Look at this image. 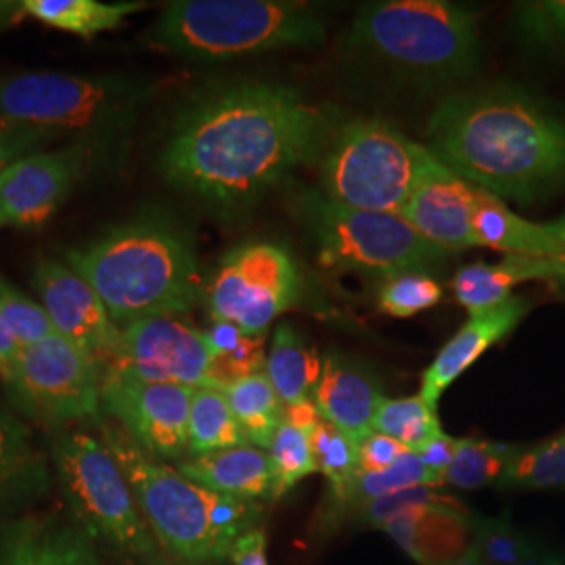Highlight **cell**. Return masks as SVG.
Returning a JSON list of instances; mask_svg holds the SVG:
<instances>
[{
	"instance_id": "obj_40",
	"label": "cell",
	"mask_w": 565,
	"mask_h": 565,
	"mask_svg": "<svg viewBox=\"0 0 565 565\" xmlns=\"http://www.w3.org/2000/svg\"><path fill=\"white\" fill-rule=\"evenodd\" d=\"M459 503L457 499H452L450 494L438 492L436 488L429 486H415V488H406L401 492H394L390 497H382L375 501H369L364 505L352 509L348 515L359 522V524L369 525V527H384L387 522H392L394 518L403 515L411 509H422V507H440L455 505Z\"/></svg>"
},
{
	"instance_id": "obj_17",
	"label": "cell",
	"mask_w": 565,
	"mask_h": 565,
	"mask_svg": "<svg viewBox=\"0 0 565 565\" xmlns=\"http://www.w3.org/2000/svg\"><path fill=\"white\" fill-rule=\"evenodd\" d=\"M478 191L429 153L424 174L401 214L427 242L450 254L463 252L476 247L473 212Z\"/></svg>"
},
{
	"instance_id": "obj_30",
	"label": "cell",
	"mask_w": 565,
	"mask_h": 565,
	"mask_svg": "<svg viewBox=\"0 0 565 565\" xmlns=\"http://www.w3.org/2000/svg\"><path fill=\"white\" fill-rule=\"evenodd\" d=\"M223 392L242 425L247 443L268 450L273 436L282 422V403L266 373L263 371L243 377Z\"/></svg>"
},
{
	"instance_id": "obj_28",
	"label": "cell",
	"mask_w": 565,
	"mask_h": 565,
	"mask_svg": "<svg viewBox=\"0 0 565 565\" xmlns=\"http://www.w3.org/2000/svg\"><path fill=\"white\" fill-rule=\"evenodd\" d=\"M443 484H445L443 476L425 467L422 459L408 450L392 467H387L384 471H361L340 497H329V505L323 511L324 518L338 522L352 509L364 505L369 501L390 497L394 492L415 488V486L438 488Z\"/></svg>"
},
{
	"instance_id": "obj_35",
	"label": "cell",
	"mask_w": 565,
	"mask_h": 565,
	"mask_svg": "<svg viewBox=\"0 0 565 565\" xmlns=\"http://www.w3.org/2000/svg\"><path fill=\"white\" fill-rule=\"evenodd\" d=\"M503 488H562L565 486V431L515 455L501 480Z\"/></svg>"
},
{
	"instance_id": "obj_43",
	"label": "cell",
	"mask_w": 565,
	"mask_h": 565,
	"mask_svg": "<svg viewBox=\"0 0 565 565\" xmlns=\"http://www.w3.org/2000/svg\"><path fill=\"white\" fill-rule=\"evenodd\" d=\"M406 452H408V448L401 443L387 438L384 434L369 431L359 443L361 471H384L387 467L396 463Z\"/></svg>"
},
{
	"instance_id": "obj_34",
	"label": "cell",
	"mask_w": 565,
	"mask_h": 565,
	"mask_svg": "<svg viewBox=\"0 0 565 565\" xmlns=\"http://www.w3.org/2000/svg\"><path fill=\"white\" fill-rule=\"evenodd\" d=\"M317 469L329 482V497H340L361 471L359 440L321 419L308 431Z\"/></svg>"
},
{
	"instance_id": "obj_2",
	"label": "cell",
	"mask_w": 565,
	"mask_h": 565,
	"mask_svg": "<svg viewBox=\"0 0 565 565\" xmlns=\"http://www.w3.org/2000/svg\"><path fill=\"white\" fill-rule=\"evenodd\" d=\"M427 149L499 200L530 203L565 182V118L520 88L452 95L427 121Z\"/></svg>"
},
{
	"instance_id": "obj_39",
	"label": "cell",
	"mask_w": 565,
	"mask_h": 565,
	"mask_svg": "<svg viewBox=\"0 0 565 565\" xmlns=\"http://www.w3.org/2000/svg\"><path fill=\"white\" fill-rule=\"evenodd\" d=\"M0 312L11 327L21 348L42 342L57 333L42 303L30 300L21 289L7 281L2 273H0Z\"/></svg>"
},
{
	"instance_id": "obj_24",
	"label": "cell",
	"mask_w": 565,
	"mask_h": 565,
	"mask_svg": "<svg viewBox=\"0 0 565 565\" xmlns=\"http://www.w3.org/2000/svg\"><path fill=\"white\" fill-rule=\"evenodd\" d=\"M473 245L505 252L507 256H534L564 260L565 249L545 224L530 223L507 207L503 200L478 191L473 212Z\"/></svg>"
},
{
	"instance_id": "obj_37",
	"label": "cell",
	"mask_w": 565,
	"mask_h": 565,
	"mask_svg": "<svg viewBox=\"0 0 565 565\" xmlns=\"http://www.w3.org/2000/svg\"><path fill=\"white\" fill-rule=\"evenodd\" d=\"M513 25L527 46L565 57V0L515 2Z\"/></svg>"
},
{
	"instance_id": "obj_16",
	"label": "cell",
	"mask_w": 565,
	"mask_h": 565,
	"mask_svg": "<svg viewBox=\"0 0 565 565\" xmlns=\"http://www.w3.org/2000/svg\"><path fill=\"white\" fill-rule=\"evenodd\" d=\"M32 282L55 331L90 354L103 371L118 348L121 329L99 294L74 268L51 258L39 260Z\"/></svg>"
},
{
	"instance_id": "obj_49",
	"label": "cell",
	"mask_w": 565,
	"mask_h": 565,
	"mask_svg": "<svg viewBox=\"0 0 565 565\" xmlns=\"http://www.w3.org/2000/svg\"><path fill=\"white\" fill-rule=\"evenodd\" d=\"M448 565H486L484 562H482V557L478 555V551L473 548V546H469V551L465 553V555H461L459 559H455L452 564Z\"/></svg>"
},
{
	"instance_id": "obj_32",
	"label": "cell",
	"mask_w": 565,
	"mask_h": 565,
	"mask_svg": "<svg viewBox=\"0 0 565 565\" xmlns=\"http://www.w3.org/2000/svg\"><path fill=\"white\" fill-rule=\"evenodd\" d=\"M522 446L459 438L457 455L445 471V484L459 490H478L490 484H501L507 467L515 459Z\"/></svg>"
},
{
	"instance_id": "obj_27",
	"label": "cell",
	"mask_w": 565,
	"mask_h": 565,
	"mask_svg": "<svg viewBox=\"0 0 565 565\" xmlns=\"http://www.w3.org/2000/svg\"><path fill=\"white\" fill-rule=\"evenodd\" d=\"M25 18L49 28L93 39L102 32L120 28L128 15L145 9V2H102V0H21Z\"/></svg>"
},
{
	"instance_id": "obj_3",
	"label": "cell",
	"mask_w": 565,
	"mask_h": 565,
	"mask_svg": "<svg viewBox=\"0 0 565 565\" xmlns=\"http://www.w3.org/2000/svg\"><path fill=\"white\" fill-rule=\"evenodd\" d=\"M65 264L90 282L120 329L151 317L186 315L200 300L193 235L160 207H145L67 249Z\"/></svg>"
},
{
	"instance_id": "obj_4",
	"label": "cell",
	"mask_w": 565,
	"mask_h": 565,
	"mask_svg": "<svg viewBox=\"0 0 565 565\" xmlns=\"http://www.w3.org/2000/svg\"><path fill=\"white\" fill-rule=\"evenodd\" d=\"M102 434L132 488L145 524L170 557L221 564L243 534L256 530L263 518L256 501L224 497L191 482L179 469L145 452L120 425L103 424Z\"/></svg>"
},
{
	"instance_id": "obj_36",
	"label": "cell",
	"mask_w": 565,
	"mask_h": 565,
	"mask_svg": "<svg viewBox=\"0 0 565 565\" xmlns=\"http://www.w3.org/2000/svg\"><path fill=\"white\" fill-rule=\"evenodd\" d=\"M268 457L275 473L273 499H282L294 486L300 484L303 478L319 471L308 431L287 422H281L277 427L273 443L268 446Z\"/></svg>"
},
{
	"instance_id": "obj_51",
	"label": "cell",
	"mask_w": 565,
	"mask_h": 565,
	"mask_svg": "<svg viewBox=\"0 0 565 565\" xmlns=\"http://www.w3.org/2000/svg\"><path fill=\"white\" fill-rule=\"evenodd\" d=\"M522 565H565L562 559H555V557H546L545 553L543 555H539V557H534V559H530V562H524Z\"/></svg>"
},
{
	"instance_id": "obj_22",
	"label": "cell",
	"mask_w": 565,
	"mask_h": 565,
	"mask_svg": "<svg viewBox=\"0 0 565 565\" xmlns=\"http://www.w3.org/2000/svg\"><path fill=\"white\" fill-rule=\"evenodd\" d=\"M184 478L224 497L264 501L275 494V473L268 450L243 445L191 457L177 465Z\"/></svg>"
},
{
	"instance_id": "obj_46",
	"label": "cell",
	"mask_w": 565,
	"mask_h": 565,
	"mask_svg": "<svg viewBox=\"0 0 565 565\" xmlns=\"http://www.w3.org/2000/svg\"><path fill=\"white\" fill-rule=\"evenodd\" d=\"M21 345L9 323L4 321L2 312H0V375L7 382L11 377V373L15 371V364L20 361Z\"/></svg>"
},
{
	"instance_id": "obj_15",
	"label": "cell",
	"mask_w": 565,
	"mask_h": 565,
	"mask_svg": "<svg viewBox=\"0 0 565 565\" xmlns=\"http://www.w3.org/2000/svg\"><path fill=\"white\" fill-rule=\"evenodd\" d=\"M90 147L76 141L55 151H36L0 174V224L41 228L81 181Z\"/></svg>"
},
{
	"instance_id": "obj_5",
	"label": "cell",
	"mask_w": 565,
	"mask_h": 565,
	"mask_svg": "<svg viewBox=\"0 0 565 565\" xmlns=\"http://www.w3.org/2000/svg\"><path fill=\"white\" fill-rule=\"evenodd\" d=\"M348 49L403 81L446 86L480 63L478 15L448 0H384L364 4Z\"/></svg>"
},
{
	"instance_id": "obj_41",
	"label": "cell",
	"mask_w": 565,
	"mask_h": 565,
	"mask_svg": "<svg viewBox=\"0 0 565 565\" xmlns=\"http://www.w3.org/2000/svg\"><path fill=\"white\" fill-rule=\"evenodd\" d=\"M440 300H443L440 282L425 273H408V275L392 277L384 282L380 291L382 310L398 319L413 317L422 310L436 306Z\"/></svg>"
},
{
	"instance_id": "obj_8",
	"label": "cell",
	"mask_w": 565,
	"mask_h": 565,
	"mask_svg": "<svg viewBox=\"0 0 565 565\" xmlns=\"http://www.w3.org/2000/svg\"><path fill=\"white\" fill-rule=\"evenodd\" d=\"M429 149L377 118L345 121L324 147V198L356 210L401 214Z\"/></svg>"
},
{
	"instance_id": "obj_14",
	"label": "cell",
	"mask_w": 565,
	"mask_h": 565,
	"mask_svg": "<svg viewBox=\"0 0 565 565\" xmlns=\"http://www.w3.org/2000/svg\"><path fill=\"white\" fill-rule=\"evenodd\" d=\"M195 387L142 382L105 373L103 408L156 459H181L189 450V413Z\"/></svg>"
},
{
	"instance_id": "obj_33",
	"label": "cell",
	"mask_w": 565,
	"mask_h": 565,
	"mask_svg": "<svg viewBox=\"0 0 565 565\" xmlns=\"http://www.w3.org/2000/svg\"><path fill=\"white\" fill-rule=\"evenodd\" d=\"M371 431L406 446L411 452L443 434V425L436 415V406L419 396L411 398H384L373 417Z\"/></svg>"
},
{
	"instance_id": "obj_50",
	"label": "cell",
	"mask_w": 565,
	"mask_h": 565,
	"mask_svg": "<svg viewBox=\"0 0 565 565\" xmlns=\"http://www.w3.org/2000/svg\"><path fill=\"white\" fill-rule=\"evenodd\" d=\"M546 226H548V231L559 239V243L564 245L565 249V214L564 216H559L557 221H553V223H546Z\"/></svg>"
},
{
	"instance_id": "obj_25",
	"label": "cell",
	"mask_w": 565,
	"mask_h": 565,
	"mask_svg": "<svg viewBox=\"0 0 565 565\" xmlns=\"http://www.w3.org/2000/svg\"><path fill=\"white\" fill-rule=\"evenodd\" d=\"M321 371L323 361L317 350L303 342L302 335L291 324H279L273 335L264 373L282 406L310 401L321 380Z\"/></svg>"
},
{
	"instance_id": "obj_44",
	"label": "cell",
	"mask_w": 565,
	"mask_h": 565,
	"mask_svg": "<svg viewBox=\"0 0 565 565\" xmlns=\"http://www.w3.org/2000/svg\"><path fill=\"white\" fill-rule=\"evenodd\" d=\"M457 446H459V438H450L443 431L436 438H431L429 443H425L422 448H417L415 455L422 459L425 467L440 473L443 480H445V471L457 455Z\"/></svg>"
},
{
	"instance_id": "obj_11",
	"label": "cell",
	"mask_w": 565,
	"mask_h": 565,
	"mask_svg": "<svg viewBox=\"0 0 565 565\" xmlns=\"http://www.w3.org/2000/svg\"><path fill=\"white\" fill-rule=\"evenodd\" d=\"M300 298V273L277 243L252 242L231 249L207 285L212 321L247 335L264 331Z\"/></svg>"
},
{
	"instance_id": "obj_12",
	"label": "cell",
	"mask_w": 565,
	"mask_h": 565,
	"mask_svg": "<svg viewBox=\"0 0 565 565\" xmlns=\"http://www.w3.org/2000/svg\"><path fill=\"white\" fill-rule=\"evenodd\" d=\"M99 363L60 333L21 348L7 380L13 401L44 424L90 422L102 411Z\"/></svg>"
},
{
	"instance_id": "obj_47",
	"label": "cell",
	"mask_w": 565,
	"mask_h": 565,
	"mask_svg": "<svg viewBox=\"0 0 565 565\" xmlns=\"http://www.w3.org/2000/svg\"><path fill=\"white\" fill-rule=\"evenodd\" d=\"M25 18L21 0H0V32L15 28Z\"/></svg>"
},
{
	"instance_id": "obj_10",
	"label": "cell",
	"mask_w": 565,
	"mask_h": 565,
	"mask_svg": "<svg viewBox=\"0 0 565 565\" xmlns=\"http://www.w3.org/2000/svg\"><path fill=\"white\" fill-rule=\"evenodd\" d=\"M308 214L319 245V260L329 268L392 279L425 273L452 256L427 242L396 212L356 210L321 195L308 205Z\"/></svg>"
},
{
	"instance_id": "obj_45",
	"label": "cell",
	"mask_w": 565,
	"mask_h": 565,
	"mask_svg": "<svg viewBox=\"0 0 565 565\" xmlns=\"http://www.w3.org/2000/svg\"><path fill=\"white\" fill-rule=\"evenodd\" d=\"M228 559L233 565H268L266 534L263 530L256 527V530L243 534L242 539L233 546V553Z\"/></svg>"
},
{
	"instance_id": "obj_48",
	"label": "cell",
	"mask_w": 565,
	"mask_h": 565,
	"mask_svg": "<svg viewBox=\"0 0 565 565\" xmlns=\"http://www.w3.org/2000/svg\"><path fill=\"white\" fill-rule=\"evenodd\" d=\"M145 565H202V564H186V562H181V559H174V557H170L168 553H163L162 548L156 553V555H151L147 562H142Z\"/></svg>"
},
{
	"instance_id": "obj_52",
	"label": "cell",
	"mask_w": 565,
	"mask_h": 565,
	"mask_svg": "<svg viewBox=\"0 0 565 565\" xmlns=\"http://www.w3.org/2000/svg\"><path fill=\"white\" fill-rule=\"evenodd\" d=\"M0 226H2V224H0Z\"/></svg>"
},
{
	"instance_id": "obj_6",
	"label": "cell",
	"mask_w": 565,
	"mask_h": 565,
	"mask_svg": "<svg viewBox=\"0 0 565 565\" xmlns=\"http://www.w3.org/2000/svg\"><path fill=\"white\" fill-rule=\"evenodd\" d=\"M327 41L321 11L285 0H177L145 34V44L191 61H231Z\"/></svg>"
},
{
	"instance_id": "obj_7",
	"label": "cell",
	"mask_w": 565,
	"mask_h": 565,
	"mask_svg": "<svg viewBox=\"0 0 565 565\" xmlns=\"http://www.w3.org/2000/svg\"><path fill=\"white\" fill-rule=\"evenodd\" d=\"M151 97V82L135 76L30 72L0 78V120L76 132L88 147L116 145L132 132Z\"/></svg>"
},
{
	"instance_id": "obj_21",
	"label": "cell",
	"mask_w": 565,
	"mask_h": 565,
	"mask_svg": "<svg viewBox=\"0 0 565 565\" xmlns=\"http://www.w3.org/2000/svg\"><path fill=\"white\" fill-rule=\"evenodd\" d=\"M95 543L76 522L21 518L0 530V565H103Z\"/></svg>"
},
{
	"instance_id": "obj_31",
	"label": "cell",
	"mask_w": 565,
	"mask_h": 565,
	"mask_svg": "<svg viewBox=\"0 0 565 565\" xmlns=\"http://www.w3.org/2000/svg\"><path fill=\"white\" fill-rule=\"evenodd\" d=\"M214 354V387L226 390L228 385L263 373L266 366L264 335H247L235 324L212 323L203 331Z\"/></svg>"
},
{
	"instance_id": "obj_29",
	"label": "cell",
	"mask_w": 565,
	"mask_h": 565,
	"mask_svg": "<svg viewBox=\"0 0 565 565\" xmlns=\"http://www.w3.org/2000/svg\"><path fill=\"white\" fill-rule=\"evenodd\" d=\"M249 445L223 390L198 387L189 413V455L202 457Z\"/></svg>"
},
{
	"instance_id": "obj_38",
	"label": "cell",
	"mask_w": 565,
	"mask_h": 565,
	"mask_svg": "<svg viewBox=\"0 0 565 565\" xmlns=\"http://www.w3.org/2000/svg\"><path fill=\"white\" fill-rule=\"evenodd\" d=\"M471 546L486 565H522L543 555L541 546L534 545L507 515L476 518Z\"/></svg>"
},
{
	"instance_id": "obj_26",
	"label": "cell",
	"mask_w": 565,
	"mask_h": 565,
	"mask_svg": "<svg viewBox=\"0 0 565 565\" xmlns=\"http://www.w3.org/2000/svg\"><path fill=\"white\" fill-rule=\"evenodd\" d=\"M49 486V469L32 434L0 408V505L30 499Z\"/></svg>"
},
{
	"instance_id": "obj_13",
	"label": "cell",
	"mask_w": 565,
	"mask_h": 565,
	"mask_svg": "<svg viewBox=\"0 0 565 565\" xmlns=\"http://www.w3.org/2000/svg\"><path fill=\"white\" fill-rule=\"evenodd\" d=\"M105 373L195 390L214 387V354L202 329L182 315L151 317L121 329Z\"/></svg>"
},
{
	"instance_id": "obj_20",
	"label": "cell",
	"mask_w": 565,
	"mask_h": 565,
	"mask_svg": "<svg viewBox=\"0 0 565 565\" xmlns=\"http://www.w3.org/2000/svg\"><path fill=\"white\" fill-rule=\"evenodd\" d=\"M476 515L463 503L411 509L382 527L417 565H448L473 543Z\"/></svg>"
},
{
	"instance_id": "obj_18",
	"label": "cell",
	"mask_w": 565,
	"mask_h": 565,
	"mask_svg": "<svg viewBox=\"0 0 565 565\" xmlns=\"http://www.w3.org/2000/svg\"><path fill=\"white\" fill-rule=\"evenodd\" d=\"M527 308V300L511 296L505 302L469 315V321L438 352L434 363L425 369L422 385V398L425 403L436 406L448 385L455 384L486 350L505 340L524 319Z\"/></svg>"
},
{
	"instance_id": "obj_9",
	"label": "cell",
	"mask_w": 565,
	"mask_h": 565,
	"mask_svg": "<svg viewBox=\"0 0 565 565\" xmlns=\"http://www.w3.org/2000/svg\"><path fill=\"white\" fill-rule=\"evenodd\" d=\"M53 461L74 522L90 539L141 562L160 551L132 488L103 440L86 431L61 434L53 446Z\"/></svg>"
},
{
	"instance_id": "obj_23",
	"label": "cell",
	"mask_w": 565,
	"mask_h": 565,
	"mask_svg": "<svg viewBox=\"0 0 565 565\" xmlns=\"http://www.w3.org/2000/svg\"><path fill=\"white\" fill-rule=\"evenodd\" d=\"M536 279H565L564 260L507 256L497 264H467L457 273L452 289L469 315H476L509 300L518 285Z\"/></svg>"
},
{
	"instance_id": "obj_1",
	"label": "cell",
	"mask_w": 565,
	"mask_h": 565,
	"mask_svg": "<svg viewBox=\"0 0 565 565\" xmlns=\"http://www.w3.org/2000/svg\"><path fill=\"white\" fill-rule=\"evenodd\" d=\"M331 139L323 111L264 81L203 90L172 121L163 179L216 212H237L312 160Z\"/></svg>"
},
{
	"instance_id": "obj_42",
	"label": "cell",
	"mask_w": 565,
	"mask_h": 565,
	"mask_svg": "<svg viewBox=\"0 0 565 565\" xmlns=\"http://www.w3.org/2000/svg\"><path fill=\"white\" fill-rule=\"evenodd\" d=\"M60 132L20 121L0 120V174L21 158L41 151L46 142L55 141Z\"/></svg>"
},
{
	"instance_id": "obj_19",
	"label": "cell",
	"mask_w": 565,
	"mask_h": 565,
	"mask_svg": "<svg viewBox=\"0 0 565 565\" xmlns=\"http://www.w3.org/2000/svg\"><path fill=\"white\" fill-rule=\"evenodd\" d=\"M384 398L382 384L369 366L340 352L324 354L321 380L312 392V403L324 422L361 443L371 431L373 417Z\"/></svg>"
}]
</instances>
